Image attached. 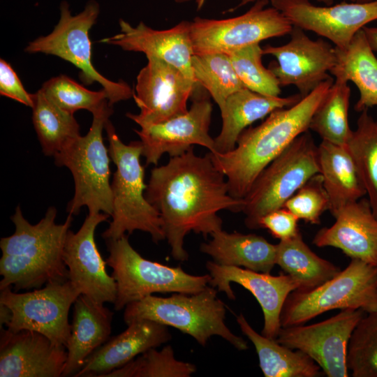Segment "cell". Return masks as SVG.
<instances>
[{
  "label": "cell",
  "mask_w": 377,
  "mask_h": 377,
  "mask_svg": "<svg viewBox=\"0 0 377 377\" xmlns=\"http://www.w3.org/2000/svg\"><path fill=\"white\" fill-rule=\"evenodd\" d=\"M124 309L126 325L138 320H150L176 328L204 347L210 337L219 336L239 350L248 348L247 342L226 325V306L211 286L193 294L175 293L165 297L150 295Z\"/></svg>",
  "instance_id": "5b68a950"
},
{
  "label": "cell",
  "mask_w": 377,
  "mask_h": 377,
  "mask_svg": "<svg viewBox=\"0 0 377 377\" xmlns=\"http://www.w3.org/2000/svg\"><path fill=\"white\" fill-rule=\"evenodd\" d=\"M99 4L89 1L84 10L73 15L67 2L60 5V18L51 33L29 42L24 51L29 54L43 53L66 60L80 71L81 80L87 85L99 83L107 94L110 106L133 96V91L124 81H112L101 74L91 61L89 30L96 23Z\"/></svg>",
  "instance_id": "30bf717a"
},
{
  "label": "cell",
  "mask_w": 377,
  "mask_h": 377,
  "mask_svg": "<svg viewBox=\"0 0 377 377\" xmlns=\"http://www.w3.org/2000/svg\"><path fill=\"white\" fill-rule=\"evenodd\" d=\"M119 24L118 34L103 38L100 42L118 46L126 51L142 52L147 58L163 60L197 83L191 65L194 53L191 22L184 20L164 30L154 29L143 22L132 26L123 19L119 20Z\"/></svg>",
  "instance_id": "44dd1931"
},
{
  "label": "cell",
  "mask_w": 377,
  "mask_h": 377,
  "mask_svg": "<svg viewBox=\"0 0 377 377\" xmlns=\"http://www.w3.org/2000/svg\"><path fill=\"white\" fill-rule=\"evenodd\" d=\"M363 30L374 52H377V27H364Z\"/></svg>",
  "instance_id": "b9f144b4"
},
{
  "label": "cell",
  "mask_w": 377,
  "mask_h": 377,
  "mask_svg": "<svg viewBox=\"0 0 377 377\" xmlns=\"http://www.w3.org/2000/svg\"><path fill=\"white\" fill-rule=\"evenodd\" d=\"M302 98L300 94L287 97L267 96L243 88L230 95L219 108L222 126L214 139V151L224 154L232 150L246 128L273 111L291 106Z\"/></svg>",
  "instance_id": "d4e9b609"
},
{
  "label": "cell",
  "mask_w": 377,
  "mask_h": 377,
  "mask_svg": "<svg viewBox=\"0 0 377 377\" xmlns=\"http://www.w3.org/2000/svg\"><path fill=\"white\" fill-rule=\"evenodd\" d=\"M114 313L80 294L73 304L67 359L62 376H75L87 359L109 339Z\"/></svg>",
  "instance_id": "cb8c5ba5"
},
{
  "label": "cell",
  "mask_w": 377,
  "mask_h": 377,
  "mask_svg": "<svg viewBox=\"0 0 377 377\" xmlns=\"http://www.w3.org/2000/svg\"><path fill=\"white\" fill-rule=\"evenodd\" d=\"M192 1L195 3L198 10H200L205 5L207 0H175V1L179 3L190 2Z\"/></svg>",
  "instance_id": "f6af8a7d"
},
{
  "label": "cell",
  "mask_w": 377,
  "mask_h": 377,
  "mask_svg": "<svg viewBox=\"0 0 377 377\" xmlns=\"http://www.w3.org/2000/svg\"><path fill=\"white\" fill-rule=\"evenodd\" d=\"M31 109L34 126L45 156H54L80 136L74 114L61 110L40 89L34 94Z\"/></svg>",
  "instance_id": "4dcf8cb0"
},
{
  "label": "cell",
  "mask_w": 377,
  "mask_h": 377,
  "mask_svg": "<svg viewBox=\"0 0 377 377\" xmlns=\"http://www.w3.org/2000/svg\"><path fill=\"white\" fill-rule=\"evenodd\" d=\"M109 216L101 212L88 214L76 232L68 230L63 253L68 280L82 295L101 304H114L117 294V283L108 274L106 261L103 259L94 238L96 227Z\"/></svg>",
  "instance_id": "e0dca14e"
},
{
  "label": "cell",
  "mask_w": 377,
  "mask_h": 377,
  "mask_svg": "<svg viewBox=\"0 0 377 377\" xmlns=\"http://www.w3.org/2000/svg\"><path fill=\"white\" fill-rule=\"evenodd\" d=\"M0 94L15 100L31 108L34 94H29L9 63L0 59Z\"/></svg>",
  "instance_id": "60d3db41"
},
{
  "label": "cell",
  "mask_w": 377,
  "mask_h": 377,
  "mask_svg": "<svg viewBox=\"0 0 377 377\" xmlns=\"http://www.w3.org/2000/svg\"><path fill=\"white\" fill-rule=\"evenodd\" d=\"M319 173L330 201L332 215L347 205L362 198L366 190L347 145L322 140L318 145Z\"/></svg>",
  "instance_id": "484cf974"
},
{
  "label": "cell",
  "mask_w": 377,
  "mask_h": 377,
  "mask_svg": "<svg viewBox=\"0 0 377 377\" xmlns=\"http://www.w3.org/2000/svg\"><path fill=\"white\" fill-rule=\"evenodd\" d=\"M145 197L160 214L172 256L182 262L188 258L184 247L188 233L211 235L222 229L219 211L242 212L244 203L229 193L209 154L199 156L193 148L151 170Z\"/></svg>",
  "instance_id": "6da1fadb"
},
{
  "label": "cell",
  "mask_w": 377,
  "mask_h": 377,
  "mask_svg": "<svg viewBox=\"0 0 377 377\" xmlns=\"http://www.w3.org/2000/svg\"><path fill=\"white\" fill-rule=\"evenodd\" d=\"M237 322L242 333L253 344L260 368L265 377H318L320 367L303 352L290 348L276 339L260 334L240 313Z\"/></svg>",
  "instance_id": "f1b7e54d"
},
{
  "label": "cell",
  "mask_w": 377,
  "mask_h": 377,
  "mask_svg": "<svg viewBox=\"0 0 377 377\" xmlns=\"http://www.w3.org/2000/svg\"><path fill=\"white\" fill-rule=\"evenodd\" d=\"M121 334L110 339L86 360L75 377H104L150 348L167 343L172 336L168 326L150 320L127 325Z\"/></svg>",
  "instance_id": "603a6c76"
},
{
  "label": "cell",
  "mask_w": 377,
  "mask_h": 377,
  "mask_svg": "<svg viewBox=\"0 0 377 377\" xmlns=\"http://www.w3.org/2000/svg\"><path fill=\"white\" fill-rule=\"evenodd\" d=\"M364 313L362 309H343L314 324L281 327L276 339L307 355L327 376L347 377L350 339Z\"/></svg>",
  "instance_id": "4fadbf2b"
},
{
  "label": "cell",
  "mask_w": 377,
  "mask_h": 377,
  "mask_svg": "<svg viewBox=\"0 0 377 377\" xmlns=\"http://www.w3.org/2000/svg\"><path fill=\"white\" fill-rule=\"evenodd\" d=\"M334 82L331 77L297 103L271 112L256 127L245 129L236 147L209 155L227 178L229 193L242 199L260 173L299 135L309 130L312 116Z\"/></svg>",
  "instance_id": "7a4b0ae2"
},
{
  "label": "cell",
  "mask_w": 377,
  "mask_h": 377,
  "mask_svg": "<svg viewBox=\"0 0 377 377\" xmlns=\"http://www.w3.org/2000/svg\"><path fill=\"white\" fill-rule=\"evenodd\" d=\"M257 0H239V3L237 5V8L245 6L249 3L255 2ZM319 2L323 3L326 6L332 5L334 0H316Z\"/></svg>",
  "instance_id": "ee69618b"
},
{
  "label": "cell",
  "mask_w": 377,
  "mask_h": 377,
  "mask_svg": "<svg viewBox=\"0 0 377 377\" xmlns=\"http://www.w3.org/2000/svg\"><path fill=\"white\" fill-rule=\"evenodd\" d=\"M105 129L109 154L117 170L111 183L112 219L102 237L115 239L140 230L149 233L155 243L165 239L160 214L145 197V170L140 161L141 142L124 143L110 119Z\"/></svg>",
  "instance_id": "277c9868"
},
{
  "label": "cell",
  "mask_w": 377,
  "mask_h": 377,
  "mask_svg": "<svg viewBox=\"0 0 377 377\" xmlns=\"http://www.w3.org/2000/svg\"><path fill=\"white\" fill-rule=\"evenodd\" d=\"M212 105L207 98L194 101L186 113L169 120L140 126L135 130L140 138L142 156L146 165H157L167 153L179 156L193 145H201L214 151V139L209 134Z\"/></svg>",
  "instance_id": "ac0fdd59"
},
{
  "label": "cell",
  "mask_w": 377,
  "mask_h": 377,
  "mask_svg": "<svg viewBox=\"0 0 377 377\" xmlns=\"http://www.w3.org/2000/svg\"><path fill=\"white\" fill-rule=\"evenodd\" d=\"M11 287L1 290L0 303L6 305L12 318L6 328L43 334L54 344L66 348L71 335L69 311L81 294L69 281L50 282L32 291L17 293Z\"/></svg>",
  "instance_id": "7c38bea8"
},
{
  "label": "cell",
  "mask_w": 377,
  "mask_h": 377,
  "mask_svg": "<svg viewBox=\"0 0 377 377\" xmlns=\"http://www.w3.org/2000/svg\"><path fill=\"white\" fill-rule=\"evenodd\" d=\"M335 52L336 63L330 74L334 80L350 81L356 86L360 98L355 110L361 112L377 106V58L363 29L347 47H335Z\"/></svg>",
  "instance_id": "83f0119b"
},
{
  "label": "cell",
  "mask_w": 377,
  "mask_h": 377,
  "mask_svg": "<svg viewBox=\"0 0 377 377\" xmlns=\"http://www.w3.org/2000/svg\"><path fill=\"white\" fill-rule=\"evenodd\" d=\"M350 88L348 82L334 80L314 112L309 129L322 140L347 145L353 131L348 123Z\"/></svg>",
  "instance_id": "1f68e13d"
},
{
  "label": "cell",
  "mask_w": 377,
  "mask_h": 377,
  "mask_svg": "<svg viewBox=\"0 0 377 377\" xmlns=\"http://www.w3.org/2000/svg\"><path fill=\"white\" fill-rule=\"evenodd\" d=\"M206 268L211 276L209 284L225 293L229 299H235L231 283L242 286L253 295L263 313L262 334L276 339L281 327V314L284 303L292 292L300 289L299 283L286 274L273 276L214 261H207Z\"/></svg>",
  "instance_id": "d6986e66"
},
{
  "label": "cell",
  "mask_w": 377,
  "mask_h": 377,
  "mask_svg": "<svg viewBox=\"0 0 377 377\" xmlns=\"http://www.w3.org/2000/svg\"><path fill=\"white\" fill-rule=\"evenodd\" d=\"M299 219L284 207L273 210L264 215L259 221V228L269 230L280 241L295 236L299 232Z\"/></svg>",
  "instance_id": "ab89813d"
},
{
  "label": "cell",
  "mask_w": 377,
  "mask_h": 377,
  "mask_svg": "<svg viewBox=\"0 0 377 377\" xmlns=\"http://www.w3.org/2000/svg\"><path fill=\"white\" fill-rule=\"evenodd\" d=\"M263 49L255 43L229 56L244 88L267 96H279L281 86L273 73L262 62Z\"/></svg>",
  "instance_id": "74e56055"
},
{
  "label": "cell",
  "mask_w": 377,
  "mask_h": 377,
  "mask_svg": "<svg viewBox=\"0 0 377 377\" xmlns=\"http://www.w3.org/2000/svg\"><path fill=\"white\" fill-rule=\"evenodd\" d=\"M292 24L325 38L337 48L347 47L358 31L377 20V0L368 3L344 1L316 6L309 0H270Z\"/></svg>",
  "instance_id": "2e32d148"
},
{
  "label": "cell",
  "mask_w": 377,
  "mask_h": 377,
  "mask_svg": "<svg viewBox=\"0 0 377 377\" xmlns=\"http://www.w3.org/2000/svg\"><path fill=\"white\" fill-rule=\"evenodd\" d=\"M40 89L50 101L72 114L79 110L94 114L109 104L103 89L89 90L64 75L52 77Z\"/></svg>",
  "instance_id": "d590c367"
},
{
  "label": "cell",
  "mask_w": 377,
  "mask_h": 377,
  "mask_svg": "<svg viewBox=\"0 0 377 377\" xmlns=\"http://www.w3.org/2000/svg\"><path fill=\"white\" fill-rule=\"evenodd\" d=\"M0 329V377L62 376L66 347L38 332Z\"/></svg>",
  "instance_id": "ffe728a7"
},
{
  "label": "cell",
  "mask_w": 377,
  "mask_h": 377,
  "mask_svg": "<svg viewBox=\"0 0 377 377\" xmlns=\"http://www.w3.org/2000/svg\"><path fill=\"white\" fill-rule=\"evenodd\" d=\"M287 43L267 45L263 53L276 59L268 68L281 87L293 85L303 98L331 78L329 73L336 63L335 47L322 38L311 39L297 27H293Z\"/></svg>",
  "instance_id": "9a60e30c"
},
{
  "label": "cell",
  "mask_w": 377,
  "mask_h": 377,
  "mask_svg": "<svg viewBox=\"0 0 377 377\" xmlns=\"http://www.w3.org/2000/svg\"><path fill=\"white\" fill-rule=\"evenodd\" d=\"M175 66L156 58H147L140 71L133 97L138 114L126 117L139 126L163 122L187 112V101L195 85Z\"/></svg>",
  "instance_id": "5bb4252c"
},
{
  "label": "cell",
  "mask_w": 377,
  "mask_h": 377,
  "mask_svg": "<svg viewBox=\"0 0 377 377\" xmlns=\"http://www.w3.org/2000/svg\"><path fill=\"white\" fill-rule=\"evenodd\" d=\"M244 14L223 20L195 17L191 22L194 54L230 55L262 40L290 34L293 26L268 0H257Z\"/></svg>",
  "instance_id": "8fae6325"
},
{
  "label": "cell",
  "mask_w": 377,
  "mask_h": 377,
  "mask_svg": "<svg viewBox=\"0 0 377 377\" xmlns=\"http://www.w3.org/2000/svg\"><path fill=\"white\" fill-rule=\"evenodd\" d=\"M319 173L318 146L307 131L299 135L258 176L243 198L245 225L258 229L260 219L281 208L313 176Z\"/></svg>",
  "instance_id": "9c48e42d"
},
{
  "label": "cell",
  "mask_w": 377,
  "mask_h": 377,
  "mask_svg": "<svg viewBox=\"0 0 377 377\" xmlns=\"http://www.w3.org/2000/svg\"><path fill=\"white\" fill-rule=\"evenodd\" d=\"M109 104L93 114L89 132L69 144L54 157L57 166H66L73 177L75 193L66 210L79 214L86 206L89 214H112V193L110 183V154L103 138L105 125L112 114Z\"/></svg>",
  "instance_id": "8992f818"
},
{
  "label": "cell",
  "mask_w": 377,
  "mask_h": 377,
  "mask_svg": "<svg viewBox=\"0 0 377 377\" xmlns=\"http://www.w3.org/2000/svg\"><path fill=\"white\" fill-rule=\"evenodd\" d=\"M57 213L54 207H50L38 223L31 224L20 206L16 207L10 217L15 232L0 240V290L11 287L16 292L28 290L68 280L63 253L73 215L57 224Z\"/></svg>",
  "instance_id": "3957f363"
},
{
  "label": "cell",
  "mask_w": 377,
  "mask_h": 377,
  "mask_svg": "<svg viewBox=\"0 0 377 377\" xmlns=\"http://www.w3.org/2000/svg\"><path fill=\"white\" fill-rule=\"evenodd\" d=\"M299 220L319 224L321 215L330 209V201L320 173L313 176L284 204Z\"/></svg>",
  "instance_id": "f35d334b"
},
{
  "label": "cell",
  "mask_w": 377,
  "mask_h": 377,
  "mask_svg": "<svg viewBox=\"0 0 377 377\" xmlns=\"http://www.w3.org/2000/svg\"><path fill=\"white\" fill-rule=\"evenodd\" d=\"M377 311V266L358 259L333 278L309 290H296L286 299L281 327L302 325L334 309Z\"/></svg>",
  "instance_id": "52a82bcc"
},
{
  "label": "cell",
  "mask_w": 377,
  "mask_h": 377,
  "mask_svg": "<svg viewBox=\"0 0 377 377\" xmlns=\"http://www.w3.org/2000/svg\"><path fill=\"white\" fill-rule=\"evenodd\" d=\"M332 216L333 225L318 230L313 244L339 249L351 259L377 266V218L368 199L350 203Z\"/></svg>",
  "instance_id": "7402d4cb"
},
{
  "label": "cell",
  "mask_w": 377,
  "mask_h": 377,
  "mask_svg": "<svg viewBox=\"0 0 377 377\" xmlns=\"http://www.w3.org/2000/svg\"><path fill=\"white\" fill-rule=\"evenodd\" d=\"M347 364L353 377H377V311L364 316L355 327Z\"/></svg>",
  "instance_id": "8d00e7d4"
},
{
  "label": "cell",
  "mask_w": 377,
  "mask_h": 377,
  "mask_svg": "<svg viewBox=\"0 0 377 377\" xmlns=\"http://www.w3.org/2000/svg\"><path fill=\"white\" fill-rule=\"evenodd\" d=\"M361 111L357 127L347 143L364 183L368 200L377 218V121Z\"/></svg>",
  "instance_id": "d6a6232c"
},
{
  "label": "cell",
  "mask_w": 377,
  "mask_h": 377,
  "mask_svg": "<svg viewBox=\"0 0 377 377\" xmlns=\"http://www.w3.org/2000/svg\"><path fill=\"white\" fill-rule=\"evenodd\" d=\"M276 265L299 283V290L314 288L341 270L316 255L304 242L300 232L276 244Z\"/></svg>",
  "instance_id": "f546056e"
},
{
  "label": "cell",
  "mask_w": 377,
  "mask_h": 377,
  "mask_svg": "<svg viewBox=\"0 0 377 377\" xmlns=\"http://www.w3.org/2000/svg\"><path fill=\"white\" fill-rule=\"evenodd\" d=\"M343 1H348V2H353V3H368V2H371V1H374L376 0H343Z\"/></svg>",
  "instance_id": "bcb514c9"
},
{
  "label": "cell",
  "mask_w": 377,
  "mask_h": 377,
  "mask_svg": "<svg viewBox=\"0 0 377 377\" xmlns=\"http://www.w3.org/2000/svg\"><path fill=\"white\" fill-rule=\"evenodd\" d=\"M191 65L196 82L209 93L219 108L230 95L244 88L228 54H193Z\"/></svg>",
  "instance_id": "836d02e7"
},
{
  "label": "cell",
  "mask_w": 377,
  "mask_h": 377,
  "mask_svg": "<svg viewBox=\"0 0 377 377\" xmlns=\"http://www.w3.org/2000/svg\"><path fill=\"white\" fill-rule=\"evenodd\" d=\"M211 236V240L201 244L200 250L217 264L264 273H270L276 265V244L262 236L227 232L222 229Z\"/></svg>",
  "instance_id": "4316f807"
},
{
  "label": "cell",
  "mask_w": 377,
  "mask_h": 377,
  "mask_svg": "<svg viewBox=\"0 0 377 377\" xmlns=\"http://www.w3.org/2000/svg\"><path fill=\"white\" fill-rule=\"evenodd\" d=\"M105 242L108 251L105 261L117 286L113 304L116 311L156 293H196L209 283V274L192 275L180 267L145 259L132 247L126 235Z\"/></svg>",
  "instance_id": "ba28073f"
},
{
  "label": "cell",
  "mask_w": 377,
  "mask_h": 377,
  "mask_svg": "<svg viewBox=\"0 0 377 377\" xmlns=\"http://www.w3.org/2000/svg\"><path fill=\"white\" fill-rule=\"evenodd\" d=\"M12 318L10 309L5 304L0 303V328L3 325L7 326Z\"/></svg>",
  "instance_id": "7bdbcfd3"
},
{
  "label": "cell",
  "mask_w": 377,
  "mask_h": 377,
  "mask_svg": "<svg viewBox=\"0 0 377 377\" xmlns=\"http://www.w3.org/2000/svg\"><path fill=\"white\" fill-rule=\"evenodd\" d=\"M196 369L195 364L177 360L168 345L161 350L150 348L104 377H189Z\"/></svg>",
  "instance_id": "e575fe53"
}]
</instances>
